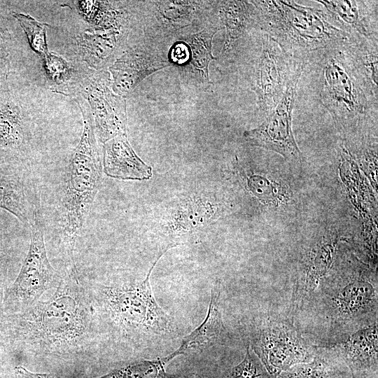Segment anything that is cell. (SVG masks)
I'll list each match as a JSON object with an SVG mask.
<instances>
[{
	"label": "cell",
	"mask_w": 378,
	"mask_h": 378,
	"mask_svg": "<svg viewBox=\"0 0 378 378\" xmlns=\"http://www.w3.org/2000/svg\"><path fill=\"white\" fill-rule=\"evenodd\" d=\"M250 191L265 204L277 206L290 198L284 186L267 176L252 174L247 179Z\"/></svg>",
	"instance_id": "cell-27"
},
{
	"label": "cell",
	"mask_w": 378,
	"mask_h": 378,
	"mask_svg": "<svg viewBox=\"0 0 378 378\" xmlns=\"http://www.w3.org/2000/svg\"><path fill=\"white\" fill-rule=\"evenodd\" d=\"M103 166L105 174L115 178L144 180L152 176L151 167L136 154L127 134L104 143Z\"/></svg>",
	"instance_id": "cell-16"
},
{
	"label": "cell",
	"mask_w": 378,
	"mask_h": 378,
	"mask_svg": "<svg viewBox=\"0 0 378 378\" xmlns=\"http://www.w3.org/2000/svg\"><path fill=\"white\" fill-rule=\"evenodd\" d=\"M305 65L304 61L293 59L286 90L277 106L259 126L243 134L250 145L272 150L292 162L303 158L293 134L292 115L298 84Z\"/></svg>",
	"instance_id": "cell-8"
},
{
	"label": "cell",
	"mask_w": 378,
	"mask_h": 378,
	"mask_svg": "<svg viewBox=\"0 0 378 378\" xmlns=\"http://www.w3.org/2000/svg\"><path fill=\"white\" fill-rule=\"evenodd\" d=\"M221 378H273L248 346L244 359L224 373Z\"/></svg>",
	"instance_id": "cell-29"
},
{
	"label": "cell",
	"mask_w": 378,
	"mask_h": 378,
	"mask_svg": "<svg viewBox=\"0 0 378 378\" xmlns=\"http://www.w3.org/2000/svg\"><path fill=\"white\" fill-rule=\"evenodd\" d=\"M153 13L161 28L168 31L179 30L198 17L203 1H162L154 2Z\"/></svg>",
	"instance_id": "cell-24"
},
{
	"label": "cell",
	"mask_w": 378,
	"mask_h": 378,
	"mask_svg": "<svg viewBox=\"0 0 378 378\" xmlns=\"http://www.w3.org/2000/svg\"><path fill=\"white\" fill-rule=\"evenodd\" d=\"M258 28L280 46L289 57L304 62L324 49L344 44L349 34L330 22L323 10L295 1H251Z\"/></svg>",
	"instance_id": "cell-1"
},
{
	"label": "cell",
	"mask_w": 378,
	"mask_h": 378,
	"mask_svg": "<svg viewBox=\"0 0 378 378\" xmlns=\"http://www.w3.org/2000/svg\"><path fill=\"white\" fill-rule=\"evenodd\" d=\"M217 212L216 204L200 197H188L172 209L166 222L167 230L177 237L188 234L206 226Z\"/></svg>",
	"instance_id": "cell-19"
},
{
	"label": "cell",
	"mask_w": 378,
	"mask_h": 378,
	"mask_svg": "<svg viewBox=\"0 0 378 378\" xmlns=\"http://www.w3.org/2000/svg\"><path fill=\"white\" fill-rule=\"evenodd\" d=\"M329 18L351 37L377 36V1L317 0Z\"/></svg>",
	"instance_id": "cell-14"
},
{
	"label": "cell",
	"mask_w": 378,
	"mask_h": 378,
	"mask_svg": "<svg viewBox=\"0 0 378 378\" xmlns=\"http://www.w3.org/2000/svg\"><path fill=\"white\" fill-rule=\"evenodd\" d=\"M30 227L31 234L27 255L7 295L8 300L21 309L32 307L47 290L61 281L48 258L40 211L36 214Z\"/></svg>",
	"instance_id": "cell-9"
},
{
	"label": "cell",
	"mask_w": 378,
	"mask_h": 378,
	"mask_svg": "<svg viewBox=\"0 0 378 378\" xmlns=\"http://www.w3.org/2000/svg\"><path fill=\"white\" fill-rule=\"evenodd\" d=\"M77 274L61 279L52 297L35 304L29 318L30 333L40 342L57 347L76 346L88 334L87 303Z\"/></svg>",
	"instance_id": "cell-5"
},
{
	"label": "cell",
	"mask_w": 378,
	"mask_h": 378,
	"mask_svg": "<svg viewBox=\"0 0 378 378\" xmlns=\"http://www.w3.org/2000/svg\"><path fill=\"white\" fill-rule=\"evenodd\" d=\"M172 358L169 355L154 360H143L116 369L99 378H177L165 370Z\"/></svg>",
	"instance_id": "cell-26"
},
{
	"label": "cell",
	"mask_w": 378,
	"mask_h": 378,
	"mask_svg": "<svg viewBox=\"0 0 378 378\" xmlns=\"http://www.w3.org/2000/svg\"><path fill=\"white\" fill-rule=\"evenodd\" d=\"M260 44L251 89L256 95L259 110L266 117L284 94L294 58L287 56L278 43L264 33Z\"/></svg>",
	"instance_id": "cell-10"
},
{
	"label": "cell",
	"mask_w": 378,
	"mask_h": 378,
	"mask_svg": "<svg viewBox=\"0 0 378 378\" xmlns=\"http://www.w3.org/2000/svg\"><path fill=\"white\" fill-rule=\"evenodd\" d=\"M43 58V67L48 76L56 83H62L70 78L71 69L64 59L48 52Z\"/></svg>",
	"instance_id": "cell-30"
},
{
	"label": "cell",
	"mask_w": 378,
	"mask_h": 378,
	"mask_svg": "<svg viewBox=\"0 0 378 378\" xmlns=\"http://www.w3.org/2000/svg\"><path fill=\"white\" fill-rule=\"evenodd\" d=\"M84 96L90 108L96 137L102 143L127 134L126 97L116 94L111 88L106 71L94 74L88 80Z\"/></svg>",
	"instance_id": "cell-11"
},
{
	"label": "cell",
	"mask_w": 378,
	"mask_h": 378,
	"mask_svg": "<svg viewBox=\"0 0 378 378\" xmlns=\"http://www.w3.org/2000/svg\"><path fill=\"white\" fill-rule=\"evenodd\" d=\"M170 65L169 59L152 48L130 49L108 68L111 88L116 94L126 97L148 76Z\"/></svg>",
	"instance_id": "cell-12"
},
{
	"label": "cell",
	"mask_w": 378,
	"mask_h": 378,
	"mask_svg": "<svg viewBox=\"0 0 378 378\" xmlns=\"http://www.w3.org/2000/svg\"><path fill=\"white\" fill-rule=\"evenodd\" d=\"M316 354L308 363L295 365L274 378H352L343 360L331 349L314 345Z\"/></svg>",
	"instance_id": "cell-20"
},
{
	"label": "cell",
	"mask_w": 378,
	"mask_h": 378,
	"mask_svg": "<svg viewBox=\"0 0 378 378\" xmlns=\"http://www.w3.org/2000/svg\"><path fill=\"white\" fill-rule=\"evenodd\" d=\"M122 38L121 29H92L76 37L78 50L92 68H102L114 55Z\"/></svg>",
	"instance_id": "cell-22"
},
{
	"label": "cell",
	"mask_w": 378,
	"mask_h": 378,
	"mask_svg": "<svg viewBox=\"0 0 378 378\" xmlns=\"http://www.w3.org/2000/svg\"><path fill=\"white\" fill-rule=\"evenodd\" d=\"M29 189L18 176L0 174V208L31 226L39 211Z\"/></svg>",
	"instance_id": "cell-21"
},
{
	"label": "cell",
	"mask_w": 378,
	"mask_h": 378,
	"mask_svg": "<svg viewBox=\"0 0 378 378\" xmlns=\"http://www.w3.org/2000/svg\"><path fill=\"white\" fill-rule=\"evenodd\" d=\"M323 281L307 307L316 313L327 330V342L342 341L377 323V279L365 270Z\"/></svg>",
	"instance_id": "cell-3"
},
{
	"label": "cell",
	"mask_w": 378,
	"mask_h": 378,
	"mask_svg": "<svg viewBox=\"0 0 378 378\" xmlns=\"http://www.w3.org/2000/svg\"><path fill=\"white\" fill-rule=\"evenodd\" d=\"M343 45L321 50L309 59H316L321 69L320 100L337 127L344 130L372 115L377 116V99L364 88L344 52Z\"/></svg>",
	"instance_id": "cell-4"
},
{
	"label": "cell",
	"mask_w": 378,
	"mask_h": 378,
	"mask_svg": "<svg viewBox=\"0 0 378 378\" xmlns=\"http://www.w3.org/2000/svg\"><path fill=\"white\" fill-rule=\"evenodd\" d=\"M219 18L225 28L222 49L223 55L235 50L240 41L252 29H258L255 6L251 1H220L217 2Z\"/></svg>",
	"instance_id": "cell-17"
},
{
	"label": "cell",
	"mask_w": 378,
	"mask_h": 378,
	"mask_svg": "<svg viewBox=\"0 0 378 378\" xmlns=\"http://www.w3.org/2000/svg\"><path fill=\"white\" fill-rule=\"evenodd\" d=\"M342 48L367 92L378 99L377 36L350 37Z\"/></svg>",
	"instance_id": "cell-18"
},
{
	"label": "cell",
	"mask_w": 378,
	"mask_h": 378,
	"mask_svg": "<svg viewBox=\"0 0 378 378\" xmlns=\"http://www.w3.org/2000/svg\"><path fill=\"white\" fill-rule=\"evenodd\" d=\"M377 323L358 330L345 340L323 345L346 364L352 378H377Z\"/></svg>",
	"instance_id": "cell-13"
},
{
	"label": "cell",
	"mask_w": 378,
	"mask_h": 378,
	"mask_svg": "<svg viewBox=\"0 0 378 378\" xmlns=\"http://www.w3.org/2000/svg\"><path fill=\"white\" fill-rule=\"evenodd\" d=\"M220 285L217 284L211 290L210 302L204 320L183 339L176 351L169 354L172 359L214 346L224 345L229 340V332L225 327L220 310Z\"/></svg>",
	"instance_id": "cell-15"
},
{
	"label": "cell",
	"mask_w": 378,
	"mask_h": 378,
	"mask_svg": "<svg viewBox=\"0 0 378 378\" xmlns=\"http://www.w3.org/2000/svg\"><path fill=\"white\" fill-rule=\"evenodd\" d=\"M27 140L20 108L7 102L0 106V148L18 150Z\"/></svg>",
	"instance_id": "cell-25"
},
{
	"label": "cell",
	"mask_w": 378,
	"mask_h": 378,
	"mask_svg": "<svg viewBox=\"0 0 378 378\" xmlns=\"http://www.w3.org/2000/svg\"><path fill=\"white\" fill-rule=\"evenodd\" d=\"M8 255L4 248L0 245V289L4 283L7 272Z\"/></svg>",
	"instance_id": "cell-32"
},
{
	"label": "cell",
	"mask_w": 378,
	"mask_h": 378,
	"mask_svg": "<svg viewBox=\"0 0 378 378\" xmlns=\"http://www.w3.org/2000/svg\"><path fill=\"white\" fill-rule=\"evenodd\" d=\"M223 27L209 25L186 40L188 59L183 67L186 73L198 84L210 83L209 66L216 58L212 55V40L216 33ZM184 72V73H185Z\"/></svg>",
	"instance_id": "cell-23"
},
{
	"label": "cell",
	"mask_w": 378,
	"mask_h": 378,
	"mask_svg": "<svg viewBox=\"0 0 378 378\" xmlns=\"http://www.w3.org/2000/svg\"><path fill=\"white\" fill-rule=\"evenodd\" d=\"M0 14V69L8 71L10 36Z\"/></svg>",
	"instance_id": "cell-31"
},
{
	"label": "cell",
	"mask_w": 378,
	"mask_h": 378,
	"mask_svg": "<svg viewBox=\"0 0 378 378\" xmlns=\"http://www.w3.org/2000/svg\"><path fill=\"white\" fill-rule=\"evenodd\" d=\"M171 248L167 246L159 254L142 281L130 287L103 289L106 311L125 329L160 336L174 332L173 319L158 304L150 283L153 270Z\"/></svg>",
	"instance_id": "cell-6"
},
{
	"label": "cell",
	"mask_w": 378,
	"mask_h": 378,
	"mask_svg": "<svg viewBox=\"0 0 378 378\" xmlns=\"http://www.w3.org/2000/svg\"><path fill=\"white\" fill-rule=\"evenodd\" d=\"M80 105L83 118L82 134L67 164L59 206L61 242L73 272H77L76 243L90 214L102 172L92 118L89 108Z\"/></svg>",
	"instance_id": "cell-2"
},
{
	"label": "cell",
	"mask_w": 378,
	"mask_h": 378,
	"mask_svg": "<svg viewBox=\"0 0 378 378\" xmlns=\"http://www.w3.org/2000/svg\"><path fill=\"white\" fill-rule=\"evenodd\" d=\"M253 323L248 346L273 378L295 365L313 359L315 346L291 321L267 316Z\"/></svg>",
	"instance_id": "cell-7"
},
{
	"label": "cell",
	"mask_w": 378,
	"mask_h": 378,
	"mask_svg": "<svg viewBox=\"0 0 378 378\" xmlns=\"http://www.w3.org/2000/svg\"><path fill=\"white\" fill-rule=\"evenodd\" d=\"M13 15L24 31L31 48L41 57L46 55L49 52L46 42L48 24L27 14L14 13Z\"/></svg>",
	"instance_id": "cell-28"
},
{
	"label": "cell",
	"mask_w": 378,
	"mask_h": 378,
	"mask_svg": "<svg viewBox=\"0 0 378 378\" xmlns=\"http://www.w3.org/2000/svg\"><path fill=\"white\" fill-rule=\"evenodd\" d=\"M7 73L8 71H4V70H2V69H0V88H1V78H3V74H5V75H7Z\"/></svg>",
	"instance_id": "cell-33"
}]
</instances>
